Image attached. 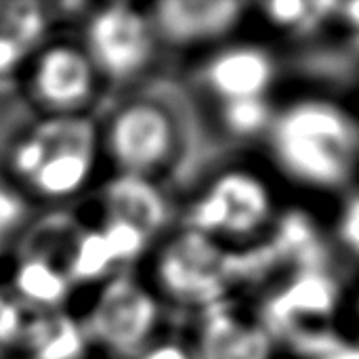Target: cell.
<instances>
[{"instance_id": "1", "label": "cell", "mask_w": 359, "mask_h": 359, "mask_svg": "<svg viewBox=\"0 0 359 359\" xmlns=\"http://www.w3.org/2000/svg\"><path fill=\"white\" fill-rule=\"evenodd\" d=\"M273 177L320 198L359 183V116L330 95H299L276 105L263 137Z\"/></svg>"}, {"instance_id": "2", "label": "cell", "mask_w": 359, "mask_h": 359, "mask_svg": "<svg viewBox=\"0 0 359 359\" xmlns=\"http://www.w3.org/2000/svg\"><path fill=\"white\" fill-rule=\"evenodd\" d=\"M99 158V124L90 114L38 116L11 137L4 177L27 200L63 204L93 185Z\"/></svg>"}, {"instance_id": "3", "label": "cell", "mask_w": 359, "mask_h": 359, "mask_svg": "<svg viewBox=\"0 0 359 359\" xmlns=\"http://www.w3.org/2000/svg\"><path fill=\"white\" fill-rule=\"evenodd\" d=\"M278 183L267 164H225L198 185L185 204L183 225L229 248L259 244L284 210Z\"/></svg>"}, {"instance_id": "4", "label": "cell", "mask_w": 359, "mask_h": 359, "mask_svg": "<svg viewBox=\"0 0 359 359\" xmlns=\"http://www.w3.org/2000/svg\"><path fill=\"white\" fill-rule=\"evenodd\" d=\"M147 282L162 305L194 316L240 299L233 248L185 225L158 240L149 255Z\"/></svg>"}, {"instance_id": "5", "label": "cell", "mask_w": 359, "mask_h": 359, "mask_svg": "<svg viewBox=\"0 0 359 359\" xmlns=\"http://www.w3.org/2000/svg\"><path fill=\"white\" fill-rule=\"evenodd\" d=\"M93 351L103 359H135L162 334L164 305L147 280L118 271L97 288L78 313Z\"/></svg>"}, {"instance_id": "6", "label": "cell", "mask_w": 359, "mask_h": 359, "mask_svg": "<svg viewBox=\"0 0 359 359\" xmlns=\"http://www.w3.org/2000/svg\"><path fill=\"white\" fill-rule=\"evenodd\" d=\"M99 141L114 172L158 181L181 156V124L166 103L133 97L99 124Z\"/></svg>"}, {"instance_id": "7", "label": "cell", "mask_w": 359, "mask_h": 359, "mask_svg": "<svg viewBox=\"0 0 359 359\" xmlns=\"http://www.w3.org/2000/svg\"><path fill=\"white\" fill-rule=\"evenodd\" d=\"M345 292L347 286L330 263L309 265L280 276L250 307L284 345L297 334L339 328Z\"/></svg>"}, {"instance_id": "8", "label": "cell", "mask_w": 359, "mask_h": 359, "mask_svg": "<svg viewBox=\"0 0 359 359\" xmlns=\"http://www.w3.org/2000/svg\"><path fill=\"white\" fill-rule=\"evenodd\" d=\"M101 82L130 84L154 65L158 40L145 6L133 2L93 4L82 21V40Z\"/></svg>"}, {"instance_id": "9", "label": "cell", "mask_w": 359, "mask_h": 359, "mask_svg": "<svg viewBox=\"0 0 359 359\" xmlns=\"http://www.w3.org/2000/svg\"><path fill=\"white\" fill-rule=\"evenodd\" d=\"M21 84L38 116H80L88 114L103 82L80 42L48 40L27 59Z\"/></svg>"}, {"instance_id": "10", "label": "cell", "mask_w": 359, "mask_h": 359, "mask_svg": "<svg viewBox=\"0 0 359 359\" xmlns=\"http://www.w3.org/2000/svg\"><path fill=\"white\" fill-rule=\"evenodd\" d=\"M145 8L160 46L206 53L233 40L252 13L240 0H160Z\"/></svg>"}, {"instance_id": "11", "label": "cell", "mask_w": 359, "mask_h": 359, "mask_svg": "<svg viewBox=\"0 0 359 359\" xmlns=\"http://www.w3.org/2000/svg\"><path fill=\"white\" fill-rule=\"evenodd\" d=\"M280 74L276 53L257 40H229L208 50L198 65V84L215 105L273 99Z\"/></svg>"}, {"instance_id": "12", "label": "cell", "mask_w": 359, "mask_h": 359, "mask_svg": "<svg viewBox=\"0 0 359 359\" xmlns=\"http://www.w3.org/2000/svg\"><path fill=\"white\" fill-rule=\"evenodd\" d=\"M187 339L196 359H288L282 343L242 299L194 316Z\"/></svg>"}, {"instance_id": "13", "label": "cell", "mask_w": 359, "mask_h": 359, "mask_svg": "<svg viewBox=\"0 0 359 359\" xmlns=\"http://www.w3.org/2000/svg\"><path fill=\"white\" fill-rule=\"evenodd\" d=\"M97 208L99 219L126 221L156 242L168 233L170 202L156 179L114 172L99 185Z\"/></svg>"}, {"instance_id": "14", "label": "cell", "mask_w": 359, "mask_h": 359, "mask_svg": "<svg viewBox=\"0 0 359 359\" xmlns=\"http://www.w3.org/2000/svg\"><path fill=\"white\" fill-rule=\"evenodd\" d=\"M82 320L72 309L29 311L19 359H90Z\"/></svg>"}, {"instance_id": "15", "label": "cell", "mask_w": 359, "mask_h": 359, "mask_svg": "<svg viewBox=\"0 0 359 359\" xmlns=\"http://www.w3.org/2000/svg\"><path fill=\"white\" fill-rule=\"evenodd\" d=\"M8 290L27 311L65 309L74 294L63 265L48 255L32 250L17 252Z\"/></svg>"}, {"instance_id": "16", "label": "cell", "mask_w": 359, "mask_h": 359, "mask_svg": "<svg viewBox=\"0 0 359 359\" xmlns=\"http://www.w3.org/2000/svg\"><path fill=\"white\" fill-rule=\"evenodd\" d=\"M63 269L76 288H97L111 276L120 271L101 229L97 225H82L74 236L65 259Z\"/></svg>"}, {"instance_id": "17", "label": "cell", "mask_w": 359, "mask_h": 359, "mask_svg": "<svg viewBox=\"0 0 359 359\" xmlns=\"http://www.w3.org/2000/svg\"><path fill=\"white\" fill-rule=\"evenodd\" d=\"M339 2H309V0H273L252 6L259 19L282 34H309L334 19Z\"/></svg>"}, {"instance_id": "18", "label": "cell", "mask_w": 359, "mask_h": 359, "mask_svg": "<svg viewBox=\"0 0 359 359\" xmlns=\"http://www.w3.org/2000/svg\"><path fill=\"white\" fill-rule=\"evenodd\" d=\"M53 21L46 2L11 0L0 2V32L19 42L29 53L38 50L50 40Z\"/></svg>"}, {"instance_id": "19", "label": "cell", "mask_w": 359, "mask_h": 359, "mask_svg": "<svg viewBox=\"0 0 359 359\" xmlns=\"http://www.w3.org/2000/svg\"><path fill=\"white\" fill-rule=\"evenodd\" d=\"M215 107H217V122L223 128V133L240 141H248L257 137L263 139L276 114L273 99H246V101L221 103Z\"/></svg>"}, {"instance_id": "20", "label": "cell", "mask_w": 359, "mask_h": 359, "mask_svg": "<svg viewBox=\"0 0 359 359\" xmlns=\"http://www.w3.org/2000/svg\"><path fill=\"white\" fill-rule=\"evenodd\" d=\"M29 223V200L17 185L0 175V259L17 248Z\"/></svg>"}, {"instance_id": "21", "label": "cell", "mask_w": 359, "mask_h": 359, "mask_svg": "<svg viewBox=\"0 0 359 359\" xmlns=\"http://www.w3.org/2000/svg\"><path fill=\"white\" fill-rule=\"evenodd\" d=\"M332 219L330 240L334 252L345 255L359 267V183L339 198Z\"/></svg>"}, {"instance_id": "22", "label": "cell", "mask_w": 359, "mask_h": 359, "mask_svg": "<svg viewBox=\"0 0 359 359\" xmlns=\"http://www.w3.org/2000/svg\"><path fill=\"white\" fill-rule=\"evenodd\" d=\"M29 311L11 294L0 288V359L19 358V347Z\"/></svg>"}, {"instance_id": "23", "label": "cell", "mask_w": 359, "mask_h": 359, "mask_svg": "<svg viewBox=\"0 0 359 359\" xmlns=\"http://www.w3.org/2000/svg\"><path fill=\"white\" fill-rule=\"evenodd\" d=\"M135 359H196V355L187 337L162 332Z\"/></svg>"}, {"instance_id": "24", "label": "cell", "mask_w": 359, "mask_h": 359, "mask_svg": "<svg viewBox=\"0 0 359 359\" xmlns=\"http://www.w3.org/2000/svg\"><path fill=\"white\" fill-rule=\"evenodd\" d=\"M29 57L32 53L27 48H23L19 42L0 32V80L21 76Z\"/></svg>"}, {"instance_id": "25", "label": "cell", "mask_w": 359, "mask_h": 359, "mask_svg": "<svg viewBox=\"0 0 359 359\" xmlns=\"http://www.w3.org/2000/svg\"><path fill=\"white\" fill-rule=\"evenodd\" d=\"M341 334L359 349V282L349 284L345 292V303L339 320Z\"/></svg>"}, {"instance_id": "26", "label": "cell", "mask_w": 359, "mask_h": 359, "mask_svg": "<svg viewBox=\"0 0 359 359\" xmlns=\"http://www.w3.org/2000/svg\"><path fill=\"white\" fill-rule=\"evenodd\" d=\"M332 21H341L351 36L359 34V0H353V2H339Z\"/></svg>"}, {"instance_id": "27", "label": "cell", "mask_w": 359, "mask_h": 359, "mask_svg": "<svg viewBox=\"0 0 359 359\" xmlns=\"http://www.w3.org/2000/svg\"><path fill=\"white\" fill-rule=\"evenodd\" d=\"M351 38H353V42H355V46H358V48H359V34H355V36H351Z\"/></svg>"}]
</instances>
